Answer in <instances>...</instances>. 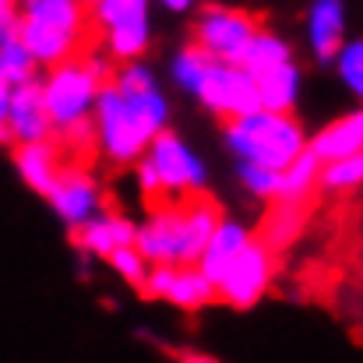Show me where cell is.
Returning <instances> with one entry per match:
<instances>
[{
    "label": "cell",
    "mask_w": 363,
    "mask_h": 363,
    "mask_svg": "<svg viewBox=\"0 0 363 363\" xmlns=\"http://www.w3.org/2000/svg\"><path fill=\"white\" fill-rule=\"evenodd\" d=\"M96 141L99 155H106L113 166L134 162L148 141L166 127V99L145 64L127 60L121 71L110 74V82L99 89L96 103Z\"/></svg>",
    "instance_id": "6da1fadb"
},
{
    "label": "cell",
    "mask_w": 363,
    "mask_h": 363,
    "mask_svg": "<svg viewBox=\"0 0 363 363\" xmlns=\"http://www.w3.org/2000/svg\"><path fill=\"white\" fill-rule=\"evenodd\" d=\"M18 39L35 67H57L96 53L99 32L85 0H18Z\"/></svg>",
    "instance_id": "7a4b0ae2"
},
{
    "label": "cell",
    "mask_w": 363,
    "mask_h": 363,
    "mask_svg": "<svg viewBox=\"0 0 363 363\" xmlns=\"http://www.w3.org/2000/svg\"><path fill=\"white\" fill-rule=\"evenodd\" d=\"M230 148L243 162H257L264 169H286L307 145L303 127L293 121V113H272V110H250L243 117L223 121Z\"/></svg>",
    "instance_id": "3957f363"
},
{
    "label": "cell",
    "mask_w": 363,
    "mask_h": 363,
    "mask_svg": "<svg viewBox=\"0 0 363 363\" xmlns=\"http://www.w3.org/2000/svg\"><path fill=\"white\" fill-rule=\"evenodd\" d=\"M110 74H113L110 64L99 60L96 53H85L78 60L50 67V78L43 82V103H46L50 127L60 130L82 117H92V103H96L99 89L110 82Z\"/></svg>",
    "instance_id": "277c9868"
},
{
    "label": "cell",
    "mask_w": 363,
    "mask_h": 363,
    "mask_svg": "<svg viewBox=\"0 0 363 363\" xmlns=\"http://www.w3.org/2000/svg\"><path fill=\"white\" fill-rule=\"evenodd\" d=\"M275 261H279V254L268 250L264 243L250 233V240L243 243L240 250L230 257V264L219 272V279H216V296H219L223 303L237 307V311L254 307V303L268 293V286H272Z\"/></svg>",
    "instance_id": "5b68a950"
},
{
    "label": "cell",
    "mask_w": 363,
    "mask_h": 363,
    "mask_svg": "<svg viewBox=\"0 0 363 363\" xmlns=\"http://www.w3.org/2000/svg\"><path fill=\"white\" fill-rule=\"evenodd\" d=\"M113 60H138L148 46V0H85Z\"/></svg>",
    "instance_id": "8992f818"
},
{
    "label": "cell",
    "mask_w": 363,
    "mask_h": 363,
    "mask_svg": "<svg viewBox=\"0 0 363 363\" xmlns=\"http://www.w3.org/2000/svg\"><path fill=\"white\" fill-rule=\"evenodd\" d=\"M145 155H148V162H152V169H155V177H159V184H162L166 201H177V198H184V194L205 187V166L198 162V155H194L173 130L162 127V130L148 141Z\"/></svg>",
    "instance_id": "52a82bcc"
},
{
    "label": "cell",
    "mask_w": 363,
    "mask_h": 363,
    "mask_svg": "<svg viewBox=\"0 0 363 363\" xmlns=\"http://www.w3.org/2000/svg\"><path fill=\"white\" fill-rule=\"evenodd\" d=\"M194 96L219 113L223 121L243 117L250 110H257V89H254V74L243 71L240 64H226V60H212V67L205 71V78L198 82Z\"/></svg>",
    "instance_id": "ba28073f"
},
{
    "label": "cell",
    "mask_w": 363,
    "mask_h": 363,
    "mask_svg": "<svg viewBox=\"0 0 363 363\" xmlns=\"http://www.w3.org/2000/svg\"><path fill=\"white\" fill-rule=\"evenodd\" d=\"M261 25L247 14V11H233V7H205L198 25H194V43L201 50H208L216 60L237 64L243 46L250 43V35Z\"/></svg>",
    "instance_id": "9c48e42d"
},
{
    "label": "cell",
    "mask_w": 363,
    "mask_h": 363,
    "mask_svg": "<svg viewBox=\"0 0 363 363\" xmlns=\"http://www.w3.org/2000/svg\"><path fill=\"white\" fill-rule=\"evenodd\" d=\"M46 198L67 226H78V223H85L89 216H96L103 208L99 184L92 180V173L85 166H64Z\"/></svg>",
    "instance_id": "30bf717a"
},
{
    "label": "cell",
    "mask_w": 363,
    "mask_h": 363,
    "mask_svg": "<svg viewBox=\"0 0 363 363\" xmlns=\"http://www.w3.org/2000/svg\"><path fill=\"white\" fill-rule=\"evenodd\" d=\"M318 198H321V194H314V198H272V201H268V212H264V219H261V230H257L254 237L264 243L268 250L282 254L289 243L307 230Z\"/></svg>",
    "instance_id": "8fae6325"
},
{
    "label": "cell",
    "mask_w": 363,
    "mask_h": 363,
    "mask_svg": "<svg viewBox=\"0 0 363 363\" xmlns=\"http://www.w3.org/2000/svg\"><path fill=\"white\" fill-rule=\"evenodd\" d=\"M7 130H11V145H25V141H43L53 134L50 117H46V103H43V82L28 78L21 85L11 89V103H7Z\"/></svg>",
    "instance_id": "7c38bea8"
},
{
    "label": "cell",
    "mask_w": 363,
    "mask_h": 363,
    "mask_svg": "<svg viewBox=\"0 0 363 363\" xmlns=\"http://www.w3.org/2000/svg\"><path fill=\"white\" fill-rule=\"evenodd\" d=\"M71 240H74L78 250H85V254L106 257L110 250H117L123 243H134V223L103 201V208H99L96 216H89L85 223L71 226Z\"/></svg>",
    "instance_id": "4fadbf2b"
},
{
    "label": "cell",
    "mask_w": 363,
    "mask_h": 363,
    "mask_svg": "<svg viewBox=\"0 0 363 363\" xmlns=\"http://www.w3.org/2000/svg\"><path fill=\"white\" fill-rule=\"evenodd\" d=\"M134 247L148 264H177V247H180V212L177 201L162 205L148 216V223L138 230L134 226Z\"/></svg>",
    "instance_id": "5bb4252c"
},
{
    "label": "cell",
    "mask_w": 363,
    "mask_h": 363,
    "mask_svg": "<svg viewBox=\"0 0 363 363\" xmlns=\"http://www.w3.org/2000/svg\"><path fill=\"white\" fill-rule=\"evenodd\" d=\"M14 166H18L21 180H25L35 194H50L53 180H57L60 169H64V159H60V148L53 145V138H43V141L14 145Z\"/></svg>",
    "instance_id": "9a60e30c"
},
{
    "label": "cell",
    "mask_w": 363,
    "mask_h": 363,
    "mask_svg": "<svg viewBox=\"0 0 363 363\" xmlns=\"http://www.w3.org/2000/svg\"><path fill=\"white\" fill-rule=\"evenodd\" d=\"M307 28H311L314 57H318L321 64H325V60H335L339 46L346 43V4H342V0H314V4H311Z\"/></svg>",
    "instance_id": "2e32d148"
},
{
    "label": "cell",
    "mask_w": 363,
    "mask_h": 363,
    "mask_svg": "<svg viewBox=\"0 0 363 363\" xmlns=\"http://www.w3.org/2000/svg\"><path fill=\"white\" fill-rule=\"evenodd\" d=\"M296 85H300V67L289 60L272 64L264 71L254 74V89H257V106L272 110V113H293L296 103Z\"/></svg>",
    "instance_id": "e0dca14e"
},
{
    "label": "cell",
    "mask_w": 363,
    "mask_h": 363,
    "mask_svg": "<svg viewBox=\"0 0 363 363\" xmlns=\"http://www.w3.org/2000/svg\"><path fill=\"white\" fill-rule=\"evenodd\" d=\"M307 152L318 155V162H332V159H346L363 152V113H350L342 121L328 123L325 130H318L307 141Z\"/></svg>",
    "instance_id": "ac0fdd59"
},
{
    "label": "cell",
    "mask_w": 363,
    "mask_h": 363,
    "mask_svg": "<svg viewBox=\"0 0 363 363\" xmlns=\"http://www.w3.org/2000/svg\"><path fill=\"white\" fill-rule=\"evenodd\" d=\"M162 300L177 303L180 311H201V307L216 303L219 296H216V282L198 264H177L173 282H169V289H166Z\"/></svg>",
    "instance_id": "d6986e66"
},
{
    "label": "cell",
    "mask_w": 363,
    "mask_h": 363,
    "mask_svg": "<svg viewBox=\"0 0 363 363\" xmlns=\"http://www.w3.org/2000/svg\"><path fill=\"white\" fill-rule=\"evenodd\" d=\"M250 240V233L243 230L240 223H230L226 216L219 219V226L212 230V237H208V243H205V250H201V257H198V268L216 282L219 279V272L230 264V257L240 250L243 243Z\"/></svg>",
    "instance_id": "ffe728a7"
},
{
    "label": "cell",
    "mask_w": 363,
    "mask_h": 363,
    "mask_svg": "<svg viewBox=\"0 0 363 363\" xmlns=\"http://www.w3.org/2000/svg\"><path fill=\"white\" fill-rule=\"evenodd\" d=\"M318 173H321V162L303 145V152L286 169H279V191H275V198H314V194H321L318 191Z\"/></svg>",
    "instance_id": "44dd1931"
},
{
    "label": "cell",
    "mask_w": 363,
    "mask_h": 363,
    "mask_svg": "<svg viewBox=\"0 0 363 363\" xmlns=\"http://www.w3.org/2000/svg\"><path fill=\"white\" fill-rule=\"evenodd\" d=\"M289 57H293V53H289V46H286L279 35L257 28V32L250 35V43L243 46V53H240L237 64H240L243 71L257 74V71H264V67H272V64H282V60H289Z\"/></svg>",
    "instance_id": "7402d4cb"
},
{
    "label": "cell",
    "mask_w": 363,
    "mask_h": 363,
    "mask_svg": "<svg viewBox=\"0 0 363 363\" xmlns=\"http://www.w3.org/2000/svg\"><path fill=\"white\" fill-rule=\"evenodd\" d=\"M363 180V155H346V159H332V162H321V173H318V191L325 194H350L357 191Z\"/></svg>",
    "instance_id": "603a6c76"
},
{
    "label": "cell",
    "mask_w": 363,
    "mask_h": 363,
    "mask_svg": "<svg viewBox=\"0 0 363 363\" xmlns=\"http://www.w3.org/2000/svg\"><path fill=\"white\" fill-rule=\"evenodd\" d=\"M0 74L11 82V89L21 85V82H28V78H35V60L28 57V50L21 46L18 35H11V39L0 43Z\"/></svg>",
    "instance_id": "cb8c5ba5"
},
{
    "label": "cell",
    "mask_w": 363,
    "mask_h": 363,
    "mask_svg": "<svg viewBox=\"0 0 363 363\" xmlns=\"http://www.w3.org/2000/svg\"><path fill=\"white\" fill-rule=\"evenodd\" d=\"M212 60H216V57H212L208 50H201L198 43H191V46L180 50V57H177V67H173V71H177V82H180L184 89L194 92L198 82L205 78V71L212 67Z\"/></svg>",
    "instance_id": "d4e9b609"
},
{
    "label": "cell",
    "mask_w": 363,
    "mask_h": 363,
    "mask_svg": "<svg viewBox=\"0 0 363 363\" xmlns=\"http://www.w3.org/2000/svg\"><path fill=\"white\" fill-rule=\"evenodd\" d=\"M106 261H110V264L121 272L127 286L141 289V282H145V272H148V261L138 254V247H134V243H123V247H117V250H110V254H106Z\"/></svg>",
    "instance_id": "484cf974"
},
{
    "label": "cell",
    "mask_w": 363,
    "mask_h": 363,
    "mask_svg": "<svg viewBox=\"0 0 363 363\" xmlns=\"http://www.w3.org/2000/svg\"><path fill=\"white\" fill-rule=\"evenodd\" d=\"M240 180H243V187H247L254 198H261V201H272L275 191H279V169H264V166H257V162H243Z\"/></svg>",
    "instance_id": "4316f807"
},
{
    "label": "cell",
    "mask_w": 363,
    "mask_h": 363,
    "mask_svg": "<svg viewBox=\"0 0 363 363\" xmlns=\"http://www.w3.org/2000/svg\"><path fill=\"white\" fill-rule=\"evenodd\" d=\"M335 60H339V71H342L346 85L360 96L363 92V43L360 39L342 43V46H339V53H335Z\"/></svg>",
    "instance_id": "83f0119b"
},
{
    "label": "cell",
    "mask_w": 363,
    "mask_h": 363,
    "mask_svg": "<svg viewBox=\"0 0 363 363\" xmlns=\"http://www.w3.org/2000/svg\"><path fill=\"white\" fill-rule=\"evenodd\" d=\"M18 35V0H0V43Z\"/></svg>",
    "instance_id": "f1b7e54d"
},
{
    "label": "cell",
    "mask_w": 363,
    "mask_h": 363,
    "mask_svg": "<svg viewBox=\"0 0 363 363\" xmlns=\"http://www.w3.org/2000/svg\"><path fill=\"white\" fill-rule=\"evenodd\" d=\"M7 103H11V82L0 74V145H11V130H7Z\"/></svg>",
    "instance_id": "f546056e"
},
{
    "label": "cell",
    "mask_w": 363,
    "mask_h": 363,
    "mask_svg": "<svg viewBox=\"0 0 363 363\" xmlns=\"http://www.w3.org/2000/svg\"><path fill=\"white\" fill-rule=\"evenodd\" d=\"M177 363H219L216 357H205V353H191V350H184V353H177Z\"/></svg>",
    "instance_id": "4dcf8cb0"
},
{
    "label": "cell",
    "mask_w": 363,
    "mask_h": 363,
    "mask_svg": "<svg viewBox=\"0 0 363 363\" xmlns=\"http://www.w3.org/2000/svg\"><path fill=\"white\" fill-rule=\"evenodd\" d=\"M159 4H162L166 11H187V7H191L194 0H159Z\"/></svg>",
    "instance_id": "1f68e13d"
}]
</instances>
